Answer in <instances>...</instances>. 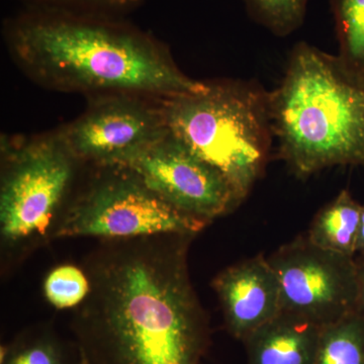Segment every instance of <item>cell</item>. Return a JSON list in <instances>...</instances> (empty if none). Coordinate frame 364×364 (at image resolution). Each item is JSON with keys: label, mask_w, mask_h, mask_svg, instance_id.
I'll return each instance as SVG.
<instances>
[{"label": "cell", "mask_w": 364, "mask_h": 364, "mask_svg": "<svg viewBox=\"0 0 364 364\" xmlns=\"http://www.w3.org/2000/svg\"><path fill=\"white\" fill-rule=\"evenodd\" d=\"M195 235L102 240L71 328L86 364H200L210 342L188 267Z\"/></svg>", "instance_id": "6da1fadb"}, {"label": "cell", "mask_w": 364, "mask_h": 364, "mask_svg": "<svg viewBox=\"0 0 364 364\" xmlns=\"http://www.w3.org/2000/svg\"><path fill=\"white\" fill-rule=\"evenodd\" d=\"M6 31L23 68L60 90L165 100L205 83L186 76L156 40L107 14L32 6Z\"/></svg>", "instance_id": "7a4b0ae2"}, {"label": "cell", "mask_w": 364, "mask_h": 364, "mask_svg": "<svg viewBox=\"0 0 364 364\" xmlns=\"http://www.w3.org/2000/svg\"><path fill=\"white\" fill-rule=\"evenodd\" d=\"M270 114L280 155L296 176L364 165V88L345 77L335 57L296 46L270 95Z\"/></svg>", "instance_id": "3957f363"}, {"label": "cell", "mask_w": 364, "mask_h": 364, "mask_svg": "<svg viewBox=\"0 0 364 364\" xmlns=\"http://www.w3.org/2000/svg\"><path fill=\"white\" fill-rule=\"evenodd\" d=\"M169 131L221 172L241 202L267 164L273 135L270 95L240 81L203 83L165 98Z\"/></svg>", "instance_id": "277c9868"}, {"label": "cell", "mask_w": 364, "mask_h": 364, "mask_svg": "<svg viewBox=\"0 0 364 364\" xmlns=\"http://www.w3.org/2000/svg\"><path fill=\"white\" fill-rule=\"evenodd\" d=\"M2 148V250L21 253L53 239L81 164L57 132Z\"/></svg>", "instance_id": "5b68a950"}, {"label": "cell", "mask_w": 364, "mask_h": 364, "mask_svg": "<svg viewBox=\"0 0 364 364\" xmlns=\"http://www.w3.org/2000/svg\"><path fill=\"white\" fill-rule=\"evenodd\" d=\"M95 168L97 174L69 200L53 238L198 235L208 226L165 202L128 167Z\"/></svg>", "instance_id": "8992f818"}, {"label": "cell", "mask_w": 364, "mask_h": 364, "mask_svg": "<svg viewBox=\"0 0 364 364\" xmlns=\"http://www.w3.org/2000/svg\"><path fill=\"white\" fill-rule=\"evenodd\" d=\"M168 132L162 98L107 93L57 133L80 164L124 167Z\"/></svg>", "instance_id": "52a82bcc"}, {"label": "cell", "mask_w": 364, "mask_h": 364, "mask_svg": "<svg viewBox=\"0 0 364 364\" xmlns=\"http://www.w3.org/2000/svg\"><path fill=\"white\" fill-rule=\"evenodd\" d=\"M267 260L279 279L282 312L321 327L354 314L355 257L318 247L301 236Z\"/></svg>", "instance_id": "ba28073f"}, {"label": "cell", "mask_w": 364, "mask_h": 364, "mask_svg": "<svg viewBox=\"0 0 364 364\" xmlns=\"http://www.w3.org/2000/svg\"><path fill=\"white\" fill-rule=\"evenodd\" d=\"M124 167L172 207L208 224L242 203L221 172L170 131Z\"/></svg>", "instance_id": "9c48e42d"}, {"label": "cell", "mask_w": 364, "mask_h": 364, "mask_svg": "<svg viewBox=\"0 0 364 364\" xmlns=\"http://www.w3.org/2000/svg\"><path fill=\"white\" fill-rule=\"evenodd\" d=\"M213 286L228 332L242 342L282 312L279 279L263 256L223 270Z\"/></svg>", "instance_id": "30bf717a"}, {"label": "cell", "mask_w": 364, "mask_h": 364, "mask_svg": "<svg viewBox=\"0 0 364 364\" xmlns=\"http://www.w3.org/2000/svg\"><path fill=\"white\" fill-rule=\"evenodd\" d=\"M323 327L282 312L244 340L248 364H314Z\"/></svg>", "instance_id": "8fae6325"}, {"label": "cell", "mask_w": 364, "mask_h": 364, "mask_svg": "<svg viewBox=\"0 0 364 364\" xmlns=\"http://www.w3.org/2000/svg\"><path fill=\"white\" fill-rule=\"evenodd\" d=\"M361 208L348 191H342L318 213L306 237L318 247L355 257Z\"/></svg>", "instance_id": "7c38bea8"}, {"label": "cell", "mask_w": 364, "mask_h": 364, "mask_svg": "<svg viewBox=\"0 0 364 364\" xmlns=\"http://www.w3.org/2000/svg\"><path fill=\"white\" fill-rule=\"evenodd\" d=\"M339 44L336 58L345 77L364 88V0H331Z\"/></svg>", "instance_id": "4fadbf2b"}, {"label": "cell", "mask_w": 364, "mask_h": 364, "mask_svg": "<svg viewBox=\"0 0 364 364\" xmlns=\"http://www.w3.org/2000/svg\"><path fill=\"white\" fill-rule=\"evenodd\" d=\"M79 359L78 348H68L49 325L30 328L0 349V364H77Z\"/></svg>", "instance_id": "5bb4252c"}, {"label": "cell", "mask_w": 364, "mask_h": 364, "mask_svg": "<svg viewBox=\"0 0 364 364\" xmlns=\"http://www.w3.org/2000/svg\"><path fill=\"white\" fill-rule=\"evenodd\" d=\"M314 364H364V318L351 314L323 327Z\"/></svg>", "instance_id": "9a60e30c"}, {"label": "cell", "mask_w": 364, "mask_h": 364, "mask_svg": "<svg viewBox=\"0 0 364 364\" xmlns=\"http://www.w3.org/2000/svg\"><path fill=\"white\" fill-rule=\"evenodd\" d=\"M43 291L54 308H78L90 293V277L85 269L75 265L61 264L46 275Z\"/></svg>", "instance_id": "2e32d148"}, {"label": "cell", "mask_w": 364, "mask_h": 364, "mask_svg": "<svg viewBox=\"0 0 364 364\" xmlns=\"http://www.w3.org/2000/svg\"><path fill=\"white\" fill-rule=\"evenodd\" d=\"M309 0H244L254 21L277 36L298 30L305 20Z\"/></svg>", "instance_id": "e0dca14e"}, {"label": "cell", "mask_w": 364, "mask_h": 364, "mask_svg": "<svg viewBox=\"0 0 364 364\" xmlns=\"http://www.w3.org/2000/svg\"><path fill=\"white\" fill-rule=\"evenodd\" d=\"M32 6L58 7L72 11L107 14V11L127 9L140 0H23Z\"/></svg>", "instance_id": "ac0fdd59"}, {"label": "cell", "mask_w": 364, "mask_h": 364, "mask_svg": "<svg viewBox=\"0 0 364 364\" xmlns=\"http://www.w3.org/2000/svg\"><path fill=\"white\" fill-rule=\"evenodd\" d=\"M356 261V301L354 314L364 318V255L355 257Z\"/></svg>", "instance_id": "d6986e66"}, {"label": "cell", "mask_w": 364, "mask_h": 364, "mask_svg": "<svg viewBox=\"0 0 364 364\" xmlns=\"http://www.w3.org/2000/svg\"><path fill=\"white\" fill-rule=\"evenodd\" d=\"M356 254H358V255H364V205H363V208H361L360 224H359Z\"/></svg>", "instance_id": "ffe728a7"}, {"label": "cell", "mask_w": 364, "mask_h": 364, "mask_svg": "<svg viewBox=\"0 0 364 364\" xmlns=\"http://www.w3.org/2000/svg\"><path fill=\"white\" fill-rule=\"evenodd\" d=\"M77 364H86L85 363V360H83L82 358H81V355H80V359H79V361H78Z\"/></svg>", "instance_id": "44dd1931"}]
</instances>
